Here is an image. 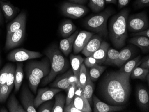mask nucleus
Masks as SVG:
<instances>
[{
  "label": "nucleus",
  "instance_id": "f257e3e1",
  "mask_svg": "<svg viewBox=\"0 0 149 112\" xmlns=\"http://www.w3.org/2000/svg\"><path fill=\"white\" fill-rule=\"evenodd\" d=\"M130 77L119 71L108 73L100 85V93L104 100L113 106L125 105L131 92Z\"/></svg>",
  "mask_w": 149,
  "mask_h": 112
},
{
  "label": "nucleus",
  "instance_id": "f03ea898",
  "mask_svg": "<svg viewBox=\"0 0 149 112\" xmlns=\"http://www.w3.org/2000/svg\"><path fill=\"white\" fill-rule=\"evenodd\" d=\"M44 54L50 60L51 71L42 82L41 85L43 86L52 81L58 75L67 72L70 67L69 62L56 43H52L47 47L44 51Z\"/></svg>",
  "mask_w": 149,
  "mask_h": 112
},
{
  "label": "nucleus",
  "instance_id": "7ed1b4c3",
  "mask_svg": "<svg viewBox=\"0 0 149 112\" xmlns=\"http://www.w3.org/2000/svg\"><path fill=\"white\" fill-rule=\"evenodd\" d=\"M129 10L124 9L113 16L109 23V35L115 47L120 48L125 45L128 38L127 20Z\"/></svg>",
  "mask_w": 149,
  "mask_h": 112
},
{
  "label": "nucleus",
  "instance_id": "20e7f679",
  "mask_svg": "<svg viewBox=\"0 0 149 112\" xmlns=\"http://www.w3.org/2000/svg\"><path fill=\"white\" fill-rule=\"evenodd\" d=\"M115 11L112 8H107L99 14L87 17L84 22V26L88 30L97 33L100 37L108 35L107 23L108 20Z\"/></svg>",
  "mask_w": 149,
  "mask_h": 112
},
{
  "label": "nucleus",
  "instance_id": "39448f33",
  "mask_svg": "<svg viewBox=\"0 0 149 112\" xmlns=\"http://www.w3.org/2000/svg\"><path fill=\"white\" fill-rule=\"evenodd\" d=\"M26 72H29L40 79L47 77L51 71V63L47 57L41 61H31L28 62L25 67Z\"/></svg>",
  "mask_w": 149,
  "mask_h": 112
},
{
  "label": "nucleus",
  "instance_id": "423d86ee",
  "mask_svg": "<svg viewBox=\"0 0 149 112\" xmlns=\"http://www.w3.org/2000/svg\"><path fill=\"white\" fill-rule=\"evenodd\" d=\"M149 21L147 13L142 12L128 16L127 20V30L130 32L136 33L148 29Z\"/></svg>",
  "mask_w": 149,
  "mask_h": 112
},
{
  "label": "nucleus",
  "instance_id": "0eeeda50",
  "mask_svg": "<svg viewBox=\"0 0 149 112\" xmlns=\"http://www.w3.org/2000/svg\"><path fill=\"white\" fill-rule=\"evenodd\" d=\"M64 16L72 19H78L85 16L88 12V8L84 5L74 4L69 1L63 2L60 7Z\"/></svg>",
  "mask_w": 149,
  "mask_h": 112
},
{
  "label": "nucleus",
  "instance_id": "6e6552de",
  "mask_svg": "<svg viewBox=\"0 0 149 112\" xmlns=\"http://www.w3.org/2000/svg\"><path fill=\"white\" fill-rule=\"evenodd\" d=\"M42 56V54L39 52L33 51L23 48H19L10 52L7 56V59L10 61L22 62L39 58Z\"/></svg>",
  "mask_w": 149,
  "mask_h": 112
},
{
  "label": "nucleus",
  "instance_id": "1a4fd4ad",
  "mask_svg": "<svg viewBox=\"0 0 149 112\" xmlns=\"http://www.w3.org/2000/svg\"><path fill=\"white\" fill-rule=\"evenodd\" d=\"M26 24H24L21 28L6 38L5 49L9 51L20 46L24 40L26 35Z\"/></svg>",
  "mask_w": 149,
  "mask_h": 112
},
{
  "label": "nucleus",
  "instance_id": "9d476101",
  "mask_svg": "<svg viewBox=\"0 0 149 112\" xmlns=\"http://www.w3.org/2000/svg\"><path fill=\"white\" fill-rule=\"evenodd\" d=\"M61 89L55 88L46 87L40 88L38 91L36 97L34 100V105L36 109L38 108L40 104L47 101L52 100L55 95L61 92Z\"/></svg>",
  "mask_w": 149,
  "mask_h": 112
},
{
  "label": "nucleus",
  "instance_id": "9b49d317",
  "mask_svg": "<svg viewBox=\"0 0 149 112\" xmlns=\"http://www.w3.org/2000/svg\"><path fill=\"white\" fill-rule=\"evenodd\" d=\"M21 101L23 108L26 112H36L37 110L34 105L35 97L29 90L26 84L22 87L21 94Z\"/></svg>",
  "mask_w": 149,
  "mask_h": 112
},
{
  "label": "nucleus",
  "instance_id": "f8f14e48",
  "mask_svg": "<svg viewBox=\"0 0 149 112\" xmlns=\"http://www.w3.org/2000/svg\"><path fill=\"white\" fill-rule=\"evenodd\" d=\"M26 12L23 11L10 22L6 26V37L8 38L11 34L18 31L26 24Z\"/></svg>",
  "mask_w": 149,
  "mask_h": 112
},
{
  "label": "nucleus",
  "instance_id": "ddd939ff",
  "mask_svg": "<svg viewBox=\"0 0 149 112\" xmlns=\"http://www.w3.org/2000/svg\"><path fill=\"white\" fill-rule=\"evenodd\" d=\"M93 35V33L87 31H82L79 32L73 46L74 54H78L82 51Z\"/></svg>",
  "mask_w": 149,
  "mask_h": 112
},
{
  "label": "nucleus",
  "instance_id": "4468645a",
  "mask_svg": "<svg viewBox=\"0 0 149 112\" xmlns=\"http://www.w3.org/2000/svg\"><path fill=\"white\" fill-rule=\"evenodd\" d=\"M93 112H119L125 108V105L118 106L107 104L101 102L95 95L93 97Z\"/></svg>",
  "mask_w": 149,
  "mask_h": 112
},
{
  "label": "nucleus",
  "instance_id": "2eb2a0df",
  "mask_svg": "<svg viewBox=\"0 0 149 112\" xmlns=\"http://www.w3.org/2000/svg\"><path fill=\"white\" fill-rule=\"evenodd\" d=\"M0 6L4 15L6 22H8L13 20L20 11L18 7H16L9 1L5 2L0 1Z\"/></svg>",
  "mask_w": 149,
  "mask_h": 112
},
{
  "label": "nucleus",
  "instance_id": "dca6fc26",
  "mask_svg": "<svg viewBox=\"0 0 149 112\" xmlns=\"http://www.w3.org/2000/svg\"><path fill=\"white\" fill-rule=\"evenodd\" d=\"M102 42V39L100 36L93 35L82 51H81L82 53L86 57L91 56L99 48Z\"/></svg>",
  "mask_w": 149,
  "mask_h": 112
},
{
  "label": "nucleus",
  "instance_id": "f3484780",
  "mask_svg": "<svg viewBox=\"0 0 149 112\" xmlns=\"http://www.w3.org/2000/svg\"><path fill=\"white\" fill-rule=\"evenodd\" d=\"M73 73V72L72 69H69L62 75L57 77L55 81L50 84V86L52 88L67 90L71 84L69 81V77Z\"/></svg>",
  "mask_w": 149,
  "mask_h": 112
},
{
  "label": "nucleus",
  "instance_id": "a211bd4d",
  "mask_svg": "<svg viewBox=\"0 0 149 112\" xmlns=\"http://www.w3.org/2000/svg\"><path fill=\"white\" fill-rule=\"evenodd\" d=\"M78 33V30H77L69 37L64 38L60 41L59 49L66 56H68L72 52L74 42Z\"/></svg>",
  "mask_w": 149,
  "mask_h": 112
},
{
  "label": "nucleus",
  "instance_id": "6ab92c4d",
  "mask_svg": "<svg viewBox=\"0 0 149 112\" xmlns=\"http://www.w3.org/2000/svg\"><path fill=\"white\" fill-rule=\"evenodd\" d=\"M136 95L140 108L145 112L149 111V95L147 90L143 87L138 88Z\"/></svg>",
  "mask_w": 149,
  "mask_h": 112
},
{
  "label": "nucleus",
  "instance_id": "aec40b11",
  "mask_svg": "<svg viewBox=\"0 0 149 112\" xmlns=\"http://www.w3.org/2000/svg\"><path fill=\"white\" fill-rule=\"evenodd\" d=\"M77 27L70 20H66L62 22L59 26V31L63 38H66L72 35L77 31Z\"/></svg>",
  "mask_w": 149,
  "mask_h": 112
},
{
  "label": "nucleus",
  "instance_id": "412c9836",
  "mask_svg": "<svg viewBox=\"0 0 149 112\" xmlns=\"http://www.w3.org/2000/svg\"><path fill=\"white\" fill-rule=\"evenodd\" d=\"M109 45L106 42H102L99 48L91 55V56L97 60L98 64L104 63L106 58Z\"/></svg>",
  "mask_w": 149,
  "mask_h": 112
},
{
  "label": "nucleus",
  "instance_id": "4be33fe9",
  "mask_svg": "<svg viewBox=\"0 0 149 112\" xmlns=\"http://www.w3.org/2000/svg\"><path fill=\"white\" fill-rule=\"evenodd\" d=\"M128 42L137 46L143 52L149 51V39L145 36H135L130 38Z\"/></svg>",
  "mask_w": 149,
  "mask_h": 112
},
{
  "label": "nucleus",
  "instance_id": "5701e85b",
  "mask_svg": "<svg viewBox=\"0 0 149 112\" xmlns=\"http://www.w3.org/2000/svg\"><path fill=\"white\" fill-rule=\"evenodd\" d=\"M70 63L74 75L78 81L79 71L81 65L84 61V59L79 55L71 54L70 56Z\"/></svg>",
  "mask_w": 149,
  "mask_h": 112
},
{
  "label": "nucleus",
  "instance_id": "b1692460",
  "mask_svg": "<svg viewBox=\"0 0 149 112\" xmlns=\"http://www.w3.org/2000/svg\"><path fill=\"white\" fill-rule=\"evenodd\" d=\"M141 56H139L133 60L128 61L121 69H120L119 70L120 72L124 73L128 77H130L133 70L135 67L139 66L140 64L141 63L143 58L141 59Z\"/></svg>",
  "mask_w": 149,
  "mask_h": 112
},
{
  "label": "nucleus",
  "instance_id": "393cba45",
  "mask_svg": "<svg viewBox=\"0 0 149 112\" xmlns=\"http://www.w3.org/2000/svg\"><path fill=\"white\" fill-rule=\"evenodd\" d=\"M73 103L75 107L82 112H91L92 111L89 102L83 96L74 95Z\"/></svg>",
  "mask_w": 149,
  "mask_h": 112
},
{
  "label": "nucleus",
  "instance_id": "a878e982",
  "mask_svg": "<svg viewBox=\"0 0 149 112\" xmlns=\"http://www.w3.org/2000/svg\"><path fill=\"white\" fill-rule=\"evenodd\" d=\"M23 63L21 62H17L16 67L15 76V92L16 93L19 91L21 86L23 79Z\"/></svg>",
  "mask_w": 149,
  "mask_h": 112
},
{
  "label": "nucleus",
  "instance_id": "bb28decb",
  "mask_svg": "<svg viewBox=\"0 0 149 112\" xmlns=\"http://www.w3.org/2000/svg\"><path fill=\"white\" fill-rule=\"evenodd\" d=\"M7 107L10 112H26L17 101L14 93H12L7 103Z\"/></svg>",
  "mask_w": 149,
  "mask_h": 112
},
{
  "label": "nucleus",
  "instance_id": "cd10ccee",
  "mask_svg": "<svg viewBox=\"0 0 149 112\" xmlns=\"http://www.w3.org/2000/svg\"><path fill=\"white\" fill-rule=\"evenodd\" d=\"M55 101L52 112H63L66 104V97L62 93H58L55 95Z\"/></svg>",
  "mask_w": 149,
  "mask_h": 112
},
{
  "label": "nucleus",
  "instance_id": "c85d7f7f",
  "mask_svg": "<svg viewBox=\"0 0 149 112\" xmlns=\"http://www.w3.org/2000/svg\"><path fill=\"white\" fill-rule=\"evenodd\" d=\"M133 48L129 46L123 49L119 52V57L115 65L120 67L131 57L133 54Z\"/></svg>",
  "mask_w": 149,
  "mask_h": 112
},
{
  "label": "nucleus",
  "instance_id": "c756f323",
  "mask_svg": "<svg viewBox=\"0 0 149 112\" xmlns=\"http://www.w3.org/2000/svg\"><path fill=\"white\" fill-rule=\"evenodd\" d=\"M94 85L89 77L88 72H87V80L84 88L83 96L88 101L89 103L92 102V96L94 91Z\"/></svg>",
  "mask_w": 149,
  "mask_h": 112
},
{
  "label": "nucleus",
  "instance_id": "7c9ffc66",
  "mask_svg": "<svg viewBox=\"0 0 149 112\" xmlns=\"http://www.w3.org/2000/svg\"><path fill=\"white\" fill-rule=\"evenodd\" d=\"M119 52L115 49L109 48L104 61V64L106 65H115L119 57Z\"/></svg>",
  "mask_w": 149,
  "mask_h": 112
},
{
  "label": "nucleus",
  "instance_id": "2f4dec72",
  "mask_svg": "<svg viewBox=\"0 0 149 112\" xmlns=\"http://www.w3.org/2000/svg\"><path fill=\"white\" fill-rule=\"evenodd\" d=\"M106 68V67L101 66L99 64L90 67L88 74L91 81L93 82L97 81Z\"/></svg>",
  "mask_w": 149,
  "mask_h": 112
},
{
  "label": "nucleus",
  "instance_id": "473e14b6",
  "mask_svg": "<svg viewBox=\"0 0 149 112\" xmlns=\"http://www.w3.org/2000/svg\"><path fill=\"white\" fill-rule=\"evenodd\" d=\"M149 73V69L141 68L138 66L133 70L130 77L133 79H138L144 80Z\"/></svg>",
  "mask_w": 149,
  "mask_h": 112
},
{
  "label": "nucleus",
  "instance_id": "72a5a7b5",
  "mask_svg": "<svg viewBox=\"0 0 149 112\" xmlns=\"http://www.w3.org/2000/svg\"><path fill=\"white\" fill-rule=\"evenodd\" d=\"M26 73L27 77H28L29 87L31 91L34 94H36L37 93L38 87L40 83L41 79L38 77L33 76L29 72H26Z\"/></svg>",
  "mask_w": 149,
  "mask_h": 112
},
{
  "label": "nucleus",
  "instance_id": "f704fd0d",
  "mask_svg": "<svg viewBox=\"0 0 149 112\" xmlns=\"http://www.w3.org/2000/svg\"><path fill=\"white\" fill-rule=\"evenodd\" d=\"M105 3L104 0H89L88 6L92 11L98 13L104 9Z\"/></svg>",
  "mask_w": 149,
  "mask_h": 112
},
{
  "label": "nucleus",
  "instance_id": "c9c22d12",
  "mask_svg": "<svg viewBox=\"0 0 149 112\" xmlns=\"http://www.w3.org/2000/svg\"><path fill=\"white\" fill-rule=\"evenodd\" d=\"M87 72H88L85 67V65L84 63H83L79 71L78 83L77 85V86L83 88H84L87 82Z\"/></svg>",
  "mask_w": 149,
  "mask_h": 112
},
{
  "label": "nucleus",
  "instance_id": "e433bc0d",
  "mask_svg": "<svg viewBox=\"0 0 149 112\" xmlns=\"http://www.w3.org/2000/svg\"><path fill=\"white\" fill-rule=\"evenodd\" d=\"M15 70L16 67L15 64L11 63L10 67L8 73V78H7L6 84L8 85V87L11 90H12L14 86Z\"/></svg>",
  "mask_w": 149,
  "mask_h": 112
},
{
  "label": "nucleus",
  "instance_id": "4c0bfd02",
  "mask_svg": "<svg viewBox=\"0 0 149 112\" xmlns=\"http://www.w3.org/2000/svg\"><path fill=\"white\" fill-rule=\"evenodd\" d=\"M77 88L76 83L71 84L69 87L65 91L67 92V95L66 97V105L70 104L74 100L75 91Z\"/></svg>",
  "mask_w": 149,
  "mask_h": 112
},
{
  "label": "nucleus",
  "instance_id": "58836bf2",
  "mask_svg": "<svg viewBox=\"0 0 149 112\" xmlns=\"http://www.w3.org/2000/svg\"><path fill=\"white\" fill-rule=\"evenodd\" d=\"M11 91L7 84L0 86V103H3L6 102Z\"/></svg>",
  "mask_w": 149,
  "mask_h": 112
},
{
  "label": "nucleus",
  "instance_id": "ea45409f",
  "mask_svg": "<svg viewBox=\"0 0 149 112\" xmlns=\"http://www.w3.org/2000/svg\"><path fill=\"white\" fill-rule=\"evenodd\" d=\"M11 63H7L0 71V86L6 84Z\"/></svg>",
  "mask_w": 149,
  "mask_h": 112
},
{
  "label": "nucleus",
  "instance_id": "a19ab883",
  "mask_svg": "<svg viewBox=\"0 0 149 112\" xmlns=\"http://www.w3.org/2000/svg\"><path fill=\"white\" fill-rule=\"evenodd\" d=\"M55 103L53 100H49L42 103L38 107V112H52Z\"/></svg>",
  "mask_w": 149,
  "mask_h": 112
},
{
  "label": "nucleus",
  "instance_id": "79ce46f5",
  "mask_svg": "<svg viewBox=\"0 0 149 112\" xmlns=\"http://www.w3.org/2000/svg\"><path fill=\"white\" fill-rule=\"evenodd\" d=\"M84 62V65H86L87 67H90V68L98 64L97 60L91 56L87 57Z\"/></svg>",
  "mask_w": 149,
  "mask_h": 112
},
{
  "label": "nucleus",
  "instance_id": "37998d69",
  "mask_svg": "<svg viewBox=\"0 0 149 112\" xmlns=\"http://www.w3.org/2000/svg\"><path fill=\"white\" fill-rule=\"evenodd\" d=\"M134 6L138 9L149 7V0H135Z\"/></svg>",
  "mask_w": 149,
  "mask_h": 112
},
{
  "label": "nucleus",
  "instance_id": "c03bdc74",
  "mask_svg": "<svg viewBox=\"0 0 149 112\" xmlns=\"http://www.w3.org/2000/svg\"><path fill=\"white\" fill-rule=\"evenodd\" d=\"M64 112H82L79 109H77L74 104L73 101L68 105H66L63 109Z\"/></svg>",
  "mask_w": 149,
  "mask_h": 112
},
{
  "label": "nucleus",
  "instance_id": "a18cd8bd",
  "mask_svg": "<svg viewBox=\"0 0 149 112\" xmlns=\"http://www.w3.org/2000/svg\"><path fill=\"white\" fill-rule=\"evenodd\" d=\"M130 36L132 37L145 36L149 38V28L144 30V31L138 32L134 33L133 34H131Z\"/></svg>",
  "mask_w": 149,
  "mask_h": 112
},
{
  "label": "nucleus",
  "instance_id": "49530a36",
  "mask_svg": "<svg viewBox=\"0 0 149 112\" xmlns=\"http://www.w3.org/2000/svg\"><path fill=\"white\" fill-rule=\"evenodd\" d=\"M140 67L145 69H149V56L143 58V61L140 64Z\"/></svg>",
  "mask_w": 149,
  "mask_h": 112
},
{
  "label": "nucleus",
  "instance_id": "de8ad7c7",
  "mask_svg": "<svg viewBox=\"0 0 149 112\" xmlns=\"http://www.w3.org/2000/svg\"><path fill=\"white\" fill-rule=\"evenodd\" d=\"M130 1V0H117L118 7L119 9H122L127 6Z\"/></svg>",
  "mask_w": 149,
  "mask_h": 112
},
{
  "label": "nucleus",
  "instance_id": "09e8293b",
  "mask_svg": "<svg viewBox=\"0 0 149 112\" xmlns=\"http://www.w3.org/2000/svg\"><path fill=\"white\" fill-rule=\"evenodd\" d=\"M69 2L74 4H79V5H84L87 3L88 0H68Z\"/></svg>",
  "mask_w": 149,
  "mask_h": 112
},
{
  "label": "nucleus",
  "instance_id": "8fccbe9b",
  "mask_svg": "<svg viewBox=\"0 0 149 112\" xmlns=\"http://www.w3.org/2000/svg\"><path fill=\"white\" fill-rule=\"evenodd\" d=\"M84 88L80 87L77 86L75 91V95L79 96H82L83 93Z\"/></svg>",
  "mask_w": 149,
  "mask_h": 112
},
{
  "label": "nucleus",
  "instance_id": "3c124183",
  "mask_svg": "<svg viewBox=\"0 0 149 112\" xmlns=\"http://www.w3.org/2000/svg\"><path fill=\"white\" fill-rule=\"evenodd\" d=\"M3 23H4V19H3V15H2L1 8H0V26H2Z\"/></svg>",
  "mask_w": 149,
  "mask_h": 112
},
{
  "label": "nucleus",
  "instance_id": "603ef678",
  "mask_svg": "<svg viewBox=\"0 0 149 112\" xmlns=\"http://www.w3.org/2000/svg\"><path fill=\"white\" fill-rule=\"evenodd\" d=\"M105 2L107 3H111V4H117V0H104Z\"/></svg>",
  "mask_w": 149,
  "mask_h": 112
},
{
  "label": "nucleus",
  "instance_id": "864d4df0",
  "mask_svg": "<svg viewBox=\"0 0 149 112\" xmlns=\"http://www.w3.org/2000/svg\"><path fill=\"white\" fill-rule=\"evenodd\" d=\"M9 110L7 109L5 107H0V112H8Z\"/></svg>",
  "mask_w": 149,
  "mask_h": 112
},
{
  "label": "nucleus",
  "instance_id": "5fc2aeb1",
  "mask_svg": "<svg viewBox=\"0 0 149 112\" xmlns=\"http://www.w3.org/2000/svg\"><path fill=\"white\" fill-rule=\"evenodd\" d=\"M147 78L146 77V79H147V82H148V83H149V74H148V75H147Z\"/></svg>",
  "mask_w": 149,
  "mask_h": 112
},
{
  "label": "nucleus",
  "instance_id": "6e6d98bb",
  "mask_svg": "<svg viewBox=\"0 0 149 112\" xmlns=\"http://www.w3.org/2000/svg\"><path fill=\"white\" fill-rule=\"evenodd\" d=\"M1 56H0V65H1Z\"/></svg>",
  "mask_w": 149,
  "mask_h": 112
},
{
  "label": "nucleus",
  "instance_id": "4d7b16f0",
  "mask_svg": "<svg viewBox=\"0 0 149 112\" xmlns=\"http://www.w3.org/2000/svg\"><path fill=\"white\" fill-rule=\"evenodd\" d=\"M0 1H6V0H0Z\"/></svg>",
  "mask_w": 149,
  "mask_h": 112
}]
</instances>
